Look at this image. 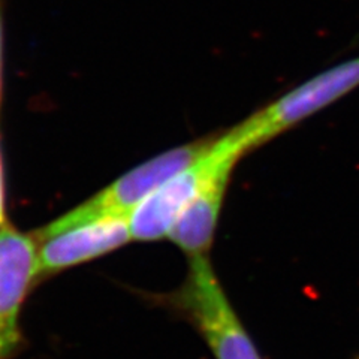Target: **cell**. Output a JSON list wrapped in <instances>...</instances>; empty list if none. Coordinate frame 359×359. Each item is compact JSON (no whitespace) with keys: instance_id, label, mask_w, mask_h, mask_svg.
I'll use <instances>...</instances> for the list:
<instances>
[{"instance_id":"obj_7","label":"cell","mask_w":359,"mask_h":359,"mask_svg":"<svg viewBox=\"0 0 359 359\" xmlns=\"http://www.w3.org/2000/svg\"><path fill=\"white\" fill-rule=\"evenodd\" d=\"M235 168L220 171L177 220L168 238L189 257L208 256Z\"/></svg>"},{"instance_id":"obj_3","label":"cell","mask_w":359,"mask_h":359,"mask_svg":"<svg viewBox=\"0 0 359 359\" xmlns=\"http://www.w3.org/2000/svg\"><path fill=\"white\" fill-rule=\"evenodd\" d=\"M189 259L183 286L166 301L186 314L217 359H261L224 297L208 256Z\"/></svg>"},{"instance_id":"obj_1","label":"cell","mask_w":359,"mask_h":359,"mask_svg":"<svg viewBox=\"0 0 359 359\" xmlns=\"http://www.w3.org/2000/svg\"><path fill=\"white\" fill-rule=\"evenodd\" d=\"M356 87H359V55L311 76L228 132L245 156L335 104Z\"/></svg>"},{"instance_id":"obj_4","label":"cell","mask_w":359,"mask_h":359,"mask_svg":"<svg viewBox=\"0 0 359 359\" xmlns=\"http://www.w3.org/2000/svg\"><path fill=\"white\" fill-rule=\"evenodd\" d=\"M216 135L217 133L207 135L204 138L178 145L151 157L150 161L123 174L116 182L84 201L83 204L45 224L42 229L57 231L107 216L130 217L132 212L153 192L204 153L216 140Z\"/></svg>"},{"instance_id":"obj_2","label":"cell","mask_w":359,"mask_h":359,"mask_svg":"<svg viewBox=\"0 0 359 359\" xmlns=\"http://www.w3.org/2000/svg\"><path fill=\"white\" fill-rule=\"evenodd\" d=\"M243 157L228 130L217 133L204 153L168 180L132 212V241L151 243L168 238L177 220L201 190L220 171L237 166Z\"/></svg>"},{"instance_id":"obj_8","label":"cell","mask_w":359,"mask_h":359,"mask_svg":"<svg viewBox=\"0 0 359 359\" xmlns=\"http://www.w3.org/2000/svg\"><path fill=\"white\" fill-rule=\"evenodd\" d=\"M4 0H0V102H2V74H4Z\"/></svg>"},{"instance_id":"obj_5","label":"cell","mask_w":359,"mask_h":359,"mask_svg":"<svg viewBox=\"0 0 359 359\" xmlns=\"http://www.w3.org/2000/svg\"><path fill=\"white\" fill-rule=\"evenodd\" d=\"M36 241L39 278L87 264L132 241L130 217L107 216L57 231L38 229Z\"/></svg>"},{"instance_id":"obj_9","label":"cell","mask_w":359,"mask_h":359,"mask_svg":"<svg viewBox=\"0 0 359 359\" xmlns=\"http://www.w3.org/2000/svg\"><path fill=\"white\" fill-rule=\"evenodd\" d=\"M4 224H6V223H2V222H0V228H2V226H4Z\"/></svg>"},{"instance_id":"obj_6","label":"cell","mask_w":359,"mask_h":359,"mask_svg":"<svg viewBox=\"0 0 359 359\" xmlns=\"http://www.w3.org/2000/svg\"><path fill=\"white\" fill-rule=\"evenodd\" d=\"M38 278L35 238L8 222L0 228V359L13 358L21 349L20 314Z\"/></svg>"}]
</instances>
